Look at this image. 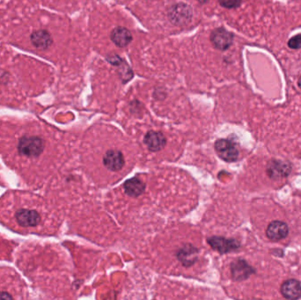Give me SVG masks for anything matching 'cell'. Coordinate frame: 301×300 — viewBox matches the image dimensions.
Segmentation results:
<instances>
[{
    "label": "cell",
    "mask_w": 301,
    "mask_h": 300,
    "mask_svg": "<svg viewBox=\"0 0 301 300\" xmlns=\"http://www.w3.org/2000/svg\"><path fill=\"white\" fill-rule=\"evenodd\" d=\"M288 46L293 50L301 49V34L294 36L291 39H290V41L288 42Z\"/></svg>",
    "instance_id": "d6986e66"
},
{
    "label": "cell",
    "mask_w": 301,
    "mask_h": 300,
    "mask_svg": "<svg viewBox=\"0 0 301 300\" xmlns=\"http://www.w3.org/2000/svg\"><path fill=\"white\" fill-rule=\"evenodd\" d=\"M292 170V165L290 161H282V160H271L268 162L266 173L271 180L279 181L286 178L290 175Z\"/></svg>",
    "instance_id": "3957f363"
},
{
    "label": "cell",
    "mask_w": 301,
    "mask_h": 300,
    "mask_svg": "<svg viewBox=\"0 0 301 300\" xmlns=\"http://www.w3.org/2000/svg\"><path fill=\"white\" fill-rule=\"evenodd\" d=\"M280 292L288 300H297L301 298V283L296 279H288L281 284Z\"/></svg>",
    "instance_id": "7c38bea8"
},
{
    "label": "cell",
    "mask_w": 301,
    "mask_h": 300,
    "mask_svg": "<svg viewBox=\"0 0 301 300\" xmlns=\"http://www.w3.org/2000/svg\"><path fill=\"white\" fill-rule=\"evenodd\" d=\"M123 190L128 196L133 198L138 197L144 192L145 190V184L136 177L127 180L123 183Z\"/></svg>",
    "instance_id": "9a60e30c"
},
{
    "label": "cell",
    "mask_w": 301,
    "mask_h": 300,
    "mask_svg": "<svg viewBox=\"0 0 301 300\" xmlns=\"http://www.w3.org/2000/svg\"><path fill=\"white\" fill-rule=\"evenodd\" d=\"M210 40L216 50L225 51L232 46L233 35L223 28H219L212 31L210 36Z\"/></svg>",
    "instance_id": "52a82bcc"
},
{
    "label": "cell",
    "mask_w": 301,
    "mask_h": 300,
    "mask_svg": "<svg viewBox=\"0 0 301 300\" xmlns=\"http://www.w3.org/2000/svg\"><path fill=\"white\" fill-rule=\"evenodd\" d=\"M210 247L213 250L219 252V254H225L235 251L240 248V243L235 239H226L220 236H212L207 239Z\"/></svg>",
    "instance_id": "277c9868"
},
{
    "label": "cell",
    "mask_w": 301,
    "mask_h": 300,
    "mask_svg": "<svg viewBox=\"0 0 301 300\" xmlns=\"http://www.w3.org/2000/svg\"><path fill=\"white\" fill-rule=\"evenodd\" d=\"M297 85H298V87H299V88H300L301 89V77L300 78H299V79H298V82H297Z\"/></svg>",
    "instance_id": "44dd1931"
},
{
    "label": "cell",
    "mask_w": 301,
    "mask_h": 300,
    "mask_svg": "<svg viewBox=\"0 0 301 300\" xmlns=\"http://www.w3.org/2000/svg\"><path fill=\"white\" fill-rule=\"evenodd\" d=\"M219 3L222 8L226 9L238 8L241 4V0H219Z\"/></svg>",
    "instance_id": "ac0fdd59"
},
{
    "label": "cell",
    "mask_w": 301,
    "mask_h": 300,
    "mask_svg": "<svg viewBox=\"0 0 301 300\" xmlns=\"http://www.w3.org/2000/svg\"><path fill=\"white\" fill-rule=\"evenodd\" d=\"M215 151L219 157L226 162H235L239 159V151L235 144L229 139L216 141Z\"/></svg>",
    "instance_id": "5b68a950"
},
{
    "label": "cell",
    "mask_w": 301,
    "mask_h": 300,
    "mask_svg": "<svg viewBox=\"0 0 301 300\" xmlns=\"http://www.w3.org/2000/svg\"><path fill=\"white\" fill-rule=\"evenodd\" d=\"M169 19L176 25H184L190 22L192 18V12L189 6L180 3L174 6L169 11Z\"/></svg>",
    "instance_id": "ba28073f"
},
{
    "label": "cell",
    "mask_w": 301,
    "mask_h": 300,
    "mask_svg": "<svg viewBox=\"0 0 301 300\" xmlns=\"http://www.w3.org/2000/svg\"><path fill=\"white\" fill-rule=\"evenodd\" d=\"M103 164L112 172L120 171L125 164L124 157L120 151L109 150L103 157Z\"/></svg>",
    "instance_id": "4fadbf2b"
},
{
    "label": "cell",
    "mask_w": 301,
    "mask_h": 300,
    "mask_svg": "<svg viewBox=\"0 0 301 300\" xmlns=\"http://www.w3.org/2000/svg\"><path fill=\"white\" fill-rule=\"evenodd\" d=\"M197 1H198L199 3H201V4H205V3L208 2L209 0H197Z\"/></svg>",
    "instance_id": "ffe728a7"
},
{
    "label": "cell",
    "mask_w": 301,
    "mask_h": 300,
    "mask_svg": "<svg viewBox=\"0 0 301 300\" xmlns=\"http://www.w3.org/2000/svg\"><path fill=\"white\" fill-rule=\"evenodd\" d=\"M289 235V226L285 222L275 220L270 222L266 229V236L271 241H280Z\"/></svg>",
    "instance_id": "9c48e42d"
},
{
    "label": "cell",
    "mask_w": 301,
    "mask_h": 300,
    "mask_svg": "<svg viewBox=\"0 0 301 300\" xmlns=\"http://www.w3.org/2000/svg\"><path fill=\"white\" fill-rule=\"evenodd\" d=\"M117 67H118V70H117V72H118L119 76H120V78L122 79V83H127L128 81H129L130 79L133 78V72L131 68L129 67V65L126 63L124 60H122L118 65H117Z\"/></svg>",
    "instance_id": "e0dca14e"
},
{
    "label": "cell",
    "mask_w": 301,
    "mask_h": 300,
    "mask_svg": "<svg viewBox=\"0 0 301 300\" xmlns=\"http://www.w3.org/2000/svg\"><path fill=\"white\" fill-rule=\"evenodd\" d=\"M198 254L199 251L197 247L191 244H186L176 253V257L184 267H190L197 262Z\"/></svg>",
    "instance_id": "30bf717a"
},
{
    "label": "cell",
    "mask_w": 301,
    "mask_h": 300,
    "mask_svg": "<svg viewBox=\"0 0 301 300\" xmlns=\"http://www.w3.org/2000/svg\"><path fill=\"white\" fill-rule=\"evenodd\" d=\"M15 222L23 229H35L42 223V216L37 209L22 206L15 211Z\"/></svg>",
    "instance_id": "7a4b0ae2"
},
{
    "label": "cell",
    "mask_w": 301,
    "mask_h": 300,
    "mask_svg": "<svg viewBox=\"0 0 301 300\" xmlns=\"http://www.w3.org/2000/svg\"><path fill=\"white\" fill-rule=\"evenodd\" d=\"M31 41L35 46L43 50L49 48L52 43V39L50 37V34L45 30H40L34 33L31 37Z\"/></svg>",
    "instance_id": "2e32d148"
},
{
    "label": "cell",
    "mask_w": 301,
    "mask_h": 300,
    "mask_svg": "<svg viewBox=\"0 0 301 300\" xmlns=\"http://www.w3.org/2000/svg\"><path fill=\"white\" fill-rule=\"evenodd\" d=\"M231 275L233 281L241 282L249 278L251 275L255 274V268L247 263L243 259H237L230 266Z\"/></svg>",
    "instance_id": "8992f818"
},
{
    "label": "cell",
    "mask_w": 301,
    "mask_h": 300,
    "mask_svg": "<svg viewBox=\"0 0 301 300\" xmlns=\"http://www.w3.org/2000/svg\"><path fill=\"white\" fill-rule=\"evenodd\" d=\"M300 157H301V154H300Z\"/></svg>",
    "instance_id": "7402d4cb"
},
{
    "label": "cell",
    "mask_w": 301,
    "mask_h": 300,
    "mask_svg": "<svg viewBox=\"0 0 301 300\" xmlns=\"http://www.w3.org/2000/svg\"><path fill=\"white\" fill-rule=\"evenodd\" d=\"M110 39L115 46L119 48H124L132 42V35L129 29L122 27H117L112 30L110 33Z\"/></svg>",
    "instance_id": "5bb4252c"
},
{
    "label": "cell",
    "mask_w": 301,
    "mask_h": 300,
    "mask_svg": "<svg viewBox=\"0 0 301 300\" xmlns=\"http://www.w3.org/2000/svg\"><path fill=\"white\" fill-rule=\"evenodd\" d=\"M45 142L41 136L27 135L19 140L17 150L21 156L27 159H35L43 154Z\"/></svg>",
    "instance_id": "6da1fadb"
},
{
    "label": "cell",
    "mask_w": 301,
    "mask_h": 300,
    "mask_svg": "<svg viewBox=\"0 0 301 300\" xmlns=\"http://www.w3.org/2000/svg\"><path fill=\"white\" fill-rule=\"evenodd\" d=\"M143 143L146 145L148 150L156 153L162 151L166 146L167 139L162 132L150 130L143 137Z\"/></svg>",
    "instance_id": "8fae6325"
}]
</instances>
